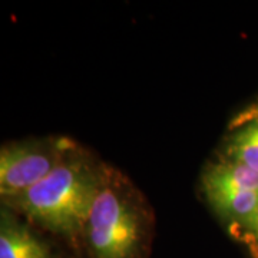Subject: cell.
<instances>
[{
  "instance_id": "2",
  "label": "cell",
  "mask_w": 258,
  "mask_h": 258,
  "mask_svg": "<svg viewBox=\"0 0 258 258\" xmlns=\"http://www.w3.org/2000/svg\"><path fill=\"white\" fill-rule=\"evenodd\" d=\"M83 234L92 258H138L144 220L138 207L109 178H101Z\"/></svg>"
},
{
  "instance_id": "6",
  "label": "cell",
  "mask_w": 258,
  "mask_h": 258,
  "mask_svg": "<svg viewBox=\"0 0 258 258\" xmlns=\"http://www.w3.org/2000/svg\"><path fill=\"white\" fill-rule=\"evenodd\" d=\"M224 158L258 172V118L245 122L231 135Z\"/></svg>"
},
{
  "instance_id": "5",
  "label": "cell",
  "mask_w": 258,
  "mask_h": 258,
  "mask_svg": "<svg viewBox=\"0 0 258 258\" xmlns=\"http://www.w3.org/2000/svg\"><path fill=\"white\" fill-rule=\"evenodd\" d=\"M0 224V258H52L46 242L10 212H2Z\"/></svg>"
},
{
  "instance_id": "7",
  "label": "cell",
  "mask_w": 258,
  "mask_h": 258,
  "mask_svg": "<svg viewBox=\"0 0 258 258\" xmlns=\"http://www.w3.org/2000/svg\"><path fill=\"white\" fill-rule=\"evenodd\" d=\"M237 235L242 237V240L248 244L249 248L252 249L258 257V205L248 225L244 230H241Z\"/></svg>"
},
{
  "instance_id": "4",
  "label": "cell",
  "mask_w": 258,
  "mask_h": 258,
  "mask_svg": "<svg viewBox=\"0 0 258 258\" xmlns=\"http://www.w3.org/2000/svg\"><path fill=\"white\" fill-rule=\"evenodd\" d=\"M63 141L18 142L2 148L0 194L3 200L16 198L47 176L71 152Z\"/></svg>"
},
{
  "instance_id": "3",
  "label": "cell",
  "mask_w": 258,
  "mask_h": 258,
  "mask_svg": "<svg viewBox=\"0 0 258 258\" xmlns=\"http://www.w3.org/2000/svg\"><path fill=\"white\" fill-rule=\"evenodd\" d=\"M203 191L215 212L238 234L257 210L258 172L224 158L205 169Z\"/></svg>"
},
{
  "instance_id": "1",
  "label": "cell",
  "mask_w": 258,
  "mask_h": 258,
  "mask_svg": "<svg viewBox=\"0 0 258 258\" xmlns=\"http://www.w3.org/2000/svg\"><path fill=\"white\" fill-rule=\"evenodd\" d=\"M101 178L85 158L69 152L40 182L6 204L47 231L75 238L85 230Z\"/></svg>"
}]
</instances>
